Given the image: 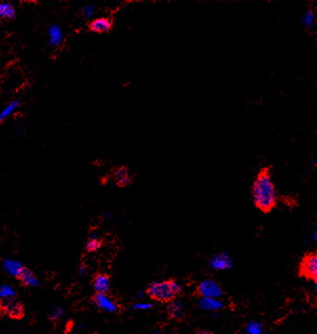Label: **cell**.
<instances>
[{
	"mask_svg": "<svg viewBox=\"0 0 317 334\" xmlns=\"http://www.w3.org/2000/svg\"><path fill=\"white\" fill-rule=\"evenodd\" d=\"M252 199L256 208L268 213L275 208L277 204V190L272 176L262 172L257 176L252 185Z\"/></svg>",
	"mask_w": 317,
	"mask_h": 334,
	"instance_id": "1",
	"label": "cell"
},
{
	"mask_svg": "<svg viewBox=\"0 0 317 334\" xmlns=\"http://www.w3.org/2000/svg\"><path fill=\"white\" fill-rule=\"evenodd\" d=\"M145 294L154 302L168 305V304L178 300V296L181 294V287L175 279L153 282L146 287Z\"/></svg>",
	"mask_w": 317,
	"mask_h": 334,
	"instance_id": "2",
	"label": "cell"
},
{
	"mask_svg": "<svg viewBox=\"0 0 317 334\" xmlns=\"http://www.w3.org/2000/svg\"><path fill=\"white\" fill-rule=\"evenodd\" d=\"M297 276L300 279L317 283V252L310 251L302 256L297 267Z\"/></svg>",
	"mask_w": 317,
	"mask_h": 334,
	"instance_id": "3",
	"label": "cell"
},
{
	"mask_svg": "<svg viewBox=\"0 0 317 334\" xmlns=\"http://www.w3.org/2000/svg\"><path fill=\"white\" fill-rule=\"evenodd\" d=\"M0 314L7 316L13 321L22 320L26 315V307L16 296L0 300Z\"/></svg>",
	"mask_w": 317,
	"mask_h": 334,
	"instance_id": "4",
	"label": "cell"
},
{
	"mask_svg": "<svg viewBox=\"0 0 317 334\" xmlns=\"http://www.w3.org/2000/svg\"><path fill=\"white\" fill-rule=\"evenodd\" d=\"M91 302L95 307L108 313H118L121 311V305L111 293H94Z\"/></svg>",
	"mask_w": 317,
	"mask_h": 334,
	"instance_id": "5",
	"label": "cell"
},
{
	"mask_svg": "<svg viewBox=\"0 0 317 334\" xmlns=\"http://www.w3.org/2000/svg\"><path fill=\"white\" fill-rule=\"evenodd\" d=\"M223 289L212 280L203 281L199 284L194 291V296L197 299H216L223 295Z\"/></svg>",
	"mask_w": 317,
	"mask_h": 334,
	"instance_id": "6",
	"label": "cell"
},
{
	"mask_svg": "<svg viewBox=\"0 0 317 334\" xmlns=\"http://www.w3.org/2000/svg\"><path fill=\"white\" fill-rule=\"evenodd\" d=\"M91 285L95 293H111V276L101 271L95 272Z\"/></svg>",
	"mask_w": 317,
	"mask_h": 334,
	"instance_id": "7",
	"label": "cell"
},
{
	"mask_svg": "<svg viewBox=\"0 0 317 334\" xmlns=\"http://www.w3.org/2000/svg\"><path fill=\"white\" fill-rule=\"evenodd\" d=\"M166 312L170 320L174 321L176 323L184 322L187 320V316H188V312L186 308H184L183 304L178 300L168 304V306L166 308Z\"/></svg>",
	"mask_w": 317,
	"mask_h": 334,
	"instance_id": "8",
	"label": "cell"
},
{
	"mask_svg": "<svg viewBox=\"0 0 317 334\" xmlns=\"http://www.w3.org/2000/svg\"><path fill=\"white\" fill-rule=\"evenodd\" d=\"M15 279H16L21 286L24 287H35L39 285L38 279L34 274V272L29 268L27 266L22 265L18 272L15 274Z\"/></svg>",
	"mask_w": 317,
	"mask_h": 334,
	"instance_id": "9",
	"label": "cell"
},
{
	"mask_svg": "<svg viewBox=\"0 0 317 334\" xmlns=\"http://www.w3.org/2000/svg\"><path fill=\"white\" fill-rule=\"evenodd\" d=\"M112 26H113L112 20L108 17L95 18L90 22V25H88V27H90L91 31L93 33H97V34L108 33L111 31Z\"/></svg>",
	"mask_w": 317,
	"mask_h": 334,
	"instance_id": "10",
	"label": "cell"
},
{
	"mask_svg": "<svg viewBox=\"0 0 317 334\" xmlns=\"http://www.w3.org/2000/svg\"><path fill=\"white\" fill-rule=\"evenodd\" d=\"M113 179L118 186L125 187L132 183V174L127 167H119L114 172Z\"/></svg>",
	"mask_w": 317,
	"mask_h": 334,
	"instance_id": "11",
	"label": "cell"
},
{
	"mask_svg": "<svg viewBox=\"0 0 317 334\" xmlns=\"http://www.w3.org/2000/svg\"><path fill=\"white\" fill-rule=\"evenodd\" d=\"M48 36H49V43L52 47H59L63 41L64 35L61 27L57 25H52L49 27L48 31Z\"/></svg>",
	"mask_w": 317,
	"mask_h": 334,
	"instance_id": "12",
	"label": "cell"
},
{
	"mask_svg": "<svg viewBox=\"0 0 317 334\" xmlns=\"http://www.w3.org/2000/svg\"><path fill=\"white\" fill-rule=\"evenodd\" d=\"M103 244V239L98 235L97 233H93L87 237L86 243V251L87 254H94V252H97Z\"/></svg>",
	"mask_w": 317,
	"mask_h": 334,
	"instance_id": "13",
	"label": "cell"
},
{
	"mask_svg": "<svg viewBox=\"0 0 317 334\" xmlns=\"http://www.w3.org/2000/svg\"><path fill=\"white\" fill-rule=\"evenodd\" d=\"M20 107V102L18 100H13L7 103L4 108L0 111V122L6 120L7 118L12 117Z\"/></svg>",
	"mask_w": 317,
	"mask_h": 334,
	"instance_id": "14",
	"label": "cell"
},
{
	"mask_svg": "<svg viewBox=\"0 0 317 334\" xmlns=\"http://www.w3.org/2000/svg\"><path fill=\"white\" fill-rule=\"evenodd\" d=\"M16 17V10L10 2H0V18L13 20Z\"/></svg>",
	"mask_w": 317,
	"mask_h": 334,
	"instance_id": "15",
	"label": "cell"
},
{
	"mask_svg": "<svg viewBox=\"0 0 317 334\" xmlns=\"http://www.w3.org/2000/svg\"><path fill=\"white\" fill-rule=\"evenodd\" d=\"M315 21H316V15L314 11L312 10L306 11L301 17V24L304 25V26H306L307 28L313 27L315 26Z\"/></svg>",
	"mask_w": 317,
	"mask_h": 334,
	"instance_id": "16",
	"label": "cell"
},
{
	"mask_svg": "<svg viewBox=\"0 0 317 334\" xmlns=\"http://www.w3.org/2000/svg\"><path fill=\"white\" fill-rule=\"evenodd\" d=\"M95 10H96V5L94 4H87V5H85L83 9H81V13H83L84 16L86 18H92L94 16V14H95Z\"/></svg>",
	"mask_w": 317,
	"mask_h": 334,
	"instance_id": "17",
	"label": "cell"
},
{
	"mask_svg": "<svg viewBox=\"0 0 317 334\" xmlns=\"http://www.w3.org/2000/svg\"><path fill=\"white\" fill-rule=\"evenodd\" d=\"M0 295H1V299L12 298V296H15V292L13 291V289H11V287H3L0 290Z\"/></svg>",
	"mask_w": 317,
	"mask_h": 334,
	"instance_id": "18",
	"label": "cell"
},
{
	"mask_svg": "<svg viewBox=\"0 0 317 334\" xmlns=\"http://www.w3.org/2000/svg\"><path fill=\"white\" fill-rule=\"evenodd\" d=\"M208 334H214V333H213V332H211V331H209V333H208Z\"/></svg>",
	"mask_w": 317,
	"mask_h": 334,
	"instance_id": "19",
	"label": "cell"
}]
</instances>
